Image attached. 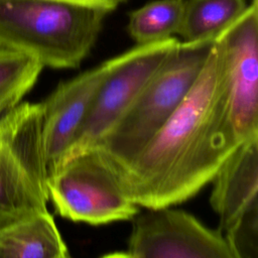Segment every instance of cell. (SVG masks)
Masks as SVG:
<instances>
[{"instance_id":"6da1fadb","label":"cell","mask_w":258,"mask_h":258,"mask_svg":"<svg viewBox=\"0 0 258 258\" xmlns=\"http://www.w3.org/2000/svg\"><path fill=\"white\" fill-rule=\"evenodd\" d=\"M240 144L227 114L213 41L198 79L165 124L129 162L112 167L136 206L157 210L197 195Z\"/></svg>"},{"instance_id":"7a4b0ae2","label":"cell","mask_w":258,"mask_h":258,"mask_svg":"<svg viewBox=\"0 0 258 258\" xmlns=\"http://www.w3.org/2000/svg\"><path fill=\"white\" fill-rule=\"evenodd\" d=\"M109 11L61 0H0V46L43 67L76 69L94 46Z\"/></svg>"},{"instance_id":"3957f363","label":"cell","mask_w":258,"mask_h":258,"mask_svg":"<svg viewBox=\"0 0 258 258\" xmlns=\"http://www.w3.org/2000/svg\"><path fill=\"white\" fill-rule=\"evenodd\" d=\"M212 40L181 42L145 85L126 112L93 148L114 168L138 154L156 135L198 79Z\"/></svg>"},{"instance_id":"277c9868","label":"cell","mask_w":258,"mask_h":258,"mask_svg":"<svg viewBox=\"0 0 258 258\" xmlns=\"http://www.w3.org/2000/svg\"><path fill=\"white\" fill-rule=\"evenodd\" d=\"M40 103L23 102L0 119V228L47 212Z\"/></svg>"},{"instance_id":"5b68a950","label":"cell","mask_w":258,"mask_h":258,"mask_svg":"<svg viewBox=\"0 0 258 258\" xmlns=\"http://www.w3.org/2000/svg\"><path fill=\"white\" fill-rule=\"evenodd\" d=\"M47 196L55 212L73 222L105 225L132 220L139 213L115 169L96 149L64 161L47 178Z\"/></svg>"},{"instance_id":"8992f818","label":"cell","mask_w":258,"mask_h":258,"mask_svg":"<svg viewBox=\"0 0 258 258\" xmlns=\"http://www.w3.org/2000/svg\"><path fill=\"white\" fill-rule=\"evenodd\" d=\"M179 43L180 41L172 36L161 41L137 45L121 53L120 61L95 95L62 163L93 149L100 142Z\"/></svg>"},{"instance_id":"52a82bcc","label":"cell","mask_w":258,"mask_h":258,"mask_svg":"<svg viewBox=\"0 0 258 258\" xmlns=\"http://www.w3.org/2000/svg\"><path fill=\"white\" fill-rule=\"evenodd\" d=\"M257 2L214 38L227 114L240 143L258 138Z\"/></svg>"},{"instance_id":"ba28073f","label":"cell","mask_w":258,"mask_h":258,"mask_svg":"<svg viewBox=\"0 0 258 258\" xmlns=\"http://www.w3.org/2000/svg\"><path fill=\"white\" fill-rule=\"evenodd\" d=\"M212 181L219 230L238 258H258V138L241 143Z\"/></svg>"},{"instance_id":"9c48e42d","label":"cell","mask_w":258,"mask_h":258,"mask_svg":"<svg viewBox=\"0 0 258 258\" xmlns=\"http://www.w3.org/2000/svg\"><path fill=\"white\" fill-rule=\"evenodd\" d=\"M132 220V258H238L220 230L208 228L185 211L148 210Z\"/></svg>"},{"instance_id":"30bf717a","label":"cell","mask_w":258,"mask_h":258,"mask_svg":"<svg viewBox=\"0 0 258 258\" xmlns=\"http://www.w3.org/2000/svg\"><path fill=\"white\" fill-rule=\"evenodd\" d=\"M120 58L121 54L116 55L69 81L59 83L40 103L47 178L61 165L95 95Z\"/></svg>"},{"instance_id":"8fae6325","label":"cell","mask_w":258,"mask_h":258,"mask_svg":"<svg viewBox=\"0 0 258 258\" xmlns=\"http://www.w3.org/2000/svg\"><path fill=\"white\" fill-rule=\"evenodd\" d=\"M52 216L43 212L0 228V258H68Z\"/></svg>"},{"instance_id":"7c38bea8","label":"cell","mask_w":258,"mask_h":258,"mask_svg":"<svg viewBox=\"0 0 258 258\" xmlns=\"http://www.w3.org/2000/svg\"><path fill=\"white\" fill-rule=\"evenodd\" d=\"M247 6L246 0H185L177 34L186 43L212 40Z\"/></svg>"},{"instance_id":"4fadbf2b","label":"cell","mask_w":258,"mask_h":258,"mask_svg":"<svg viewBox=\"0 0 258 258\" xmlns=\"http://www.w3.org/2000/svg\"><path fill=\"white\" fill-rule=\"evenodd\" d=\"M185 0H155L132 11L128 32L137 45L172 37L179 28Z\"/></svg>"},{"instance_id":"5bb4252c","label":"cell","mask_w":258,"mask_h":258,"mask_svg":"<svg viewBox=\"0 0 258 258\" xmlns=\"http://www.w3.org/2000/svg\"><path fill=\"white\" fill-rule=\"evenodd\" d=\"M42 68L32 56L0 46V119L21 103Z\"/></svg>"},{"instance_id":"9a60e30c","label":"cell","mask_w":258,"mask_h":258,"mask_svg":"<svg viewBox=\"0 0 258 258\" xmlns=\"http://www.w3.org/2000/svg\"><path fill=\"white\" fill-rule=\"evenodd\" d=\"M61 1H67V2H73L77 4H82V5H87V6H92V7H98L105 9L109 12L114 10L117 5L109 0H61Z\"/></svg>"},{"instance_id":"2e32d148","label":"cell","mask_w":258,"mask_h":258,"mask_svg":"<svg viewBox=\"0 0 258 258\" xmlns=\"http://www.w3.org/2000/svg\"><path fill=\"white\" fill-rule=\"evenodd\" d=\"M101 258H132V256L128 252H114L107 254Z\"/></svg>"},{"instance_id":"e0dca14e","label":"cell","mask_w":258,"mask_h":258,"mask_svg":"<svg viewBox=\"0 0 258 258\" xmlns=\"http://www.w3.org/2000/svg\"><path fill=\"white\" fill-rule=\"evenodd\" d=\"M109 1H111V2H113V3H115L116 5H118V4H120V3H123V2H126L127 0H109Z\"/></svg>"},{"instance_id":"ac0fdd59","label":"cell","mask_w":258,"mask_h":258,"mask_svg":"<svg viewBox=\"0 0 258 258\" xmlns=\"http://www.w3.org/2000/svg\"><path fill=\"white\" fill-rule=\"evenodd\" d=\"M68 258H71V257H70V256H69V257H68Z\"/></svg>"}]
</instances>
